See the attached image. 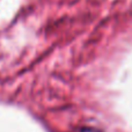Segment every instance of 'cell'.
Returning a JSON list of instances; mask_svg holds the SVG:
<instances>
[{"label": "cell", "instance_id": "1", "mask_svg": "<svg viewBox=\"0 0 132 132\" xmlns=\"http://www.w3.org/2000/svg\"><path fill=\"white\" fill-rule=\"evenodd\" d=\"M81 132H100V131L96 130V129H92V128H85L81 130Z\"/></svg>", "mask_w": 132, "mask_h": 132}]
</instances>
